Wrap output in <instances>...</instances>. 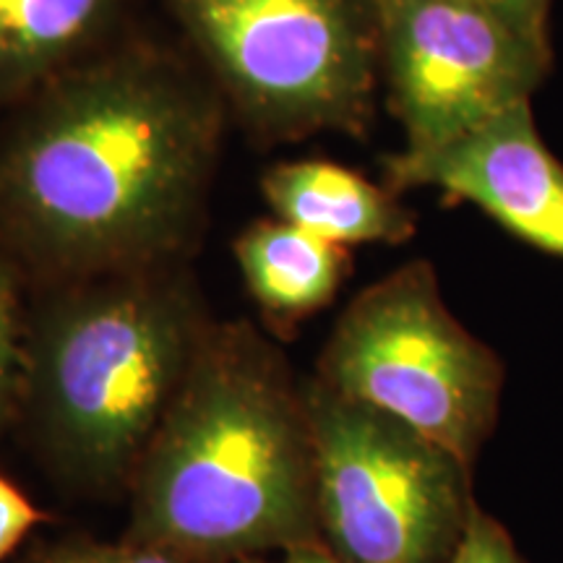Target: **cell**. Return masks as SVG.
<instances>
[{
	"instance_id": "obj_1",
	"label": "cell",
	"mask_w": 563,
	"mask_h": 563,
	"mask_svg": "<svg viewBox=\"0 0 563 563\" xmlns=\"http://www.w3.org/2000/svg\"><path fill=\"white\" fill-rule=\"evenodd\" d=\"M217 141V108L167 63L68 70L0 152V238L60 282L178 262Z\"/></svg>"
},
{
	"instance_id": "obj_2",
	"label": "cell",
	"mask_w": 563,
	"mask_h": 563,
	"mask_svg": "<svg viewBox=\"0 0 563 563\" xmlns=\"http://www.w3.org/2000/svg\"><path fill=\"white\" fill-rule=\"evenodd\" d=\"M129 493L125 540L186 563L321 543L302 382L251 323H211Z\"/></svg>"
},
{
	"instance_id": "obj_3",
	"label": "cell",
	"mask_w": 563,
	"mask_h": 563,
	"mask_svg": "<svg viewBox=\"0 0 563 563\" xmlns=\"http://www.w3.org/2000/svg\"><path fill=\"white\" fill-rule=\"evenodd\" d=\"M211 323L178 262L66 282L26 329L21 391L55 467L129 488Z\"/></svg>"
},
{
	"instance_id": "obj_4",
	"label": "cell",
	"mask_w": 563,
	"mask_h": 563,
	"mask_svg": "<svg viewBox=\"0 0 563 563\" xmlns=\"http://www.w3.org/2000/svg\"><path fill=\"white\" fill-rule=\"evenodd\" d=\"M316 378L399 418L475 467L496 431L506 368L443 302L428 262H410L352 298Z\"/></svg>"
},
{
	"instance_id": "obj_5",
	"label": "cell",
	"mask_w": 563,
	"mask_h": 563,
	"mask_svg": "<svg viewBox=\"0 0 563 563\" xmlns=\"http://www.w3.org/2000/svg\"><path fill=\"white\" fill-rule=\"evenodd\" d=\"M321 543L347 563H449L477 509L473 470L394 415L302 378Z\"/></svg>"
},
{
	"instance_id": "obj_6",
	"label": "cell",
	"mask_w": 563,
	"mask_h": 563,
	"mask_svg": "<svg viewBox=\"0 0 563 563\" xmlns=\"http://www.w3.org/2000/svg\"><path fill=\"white\" fill-rule=\"evenodd\" d=\"M222 87L272 133L361 131L382 42L371 0H170Z\"/></svg>"
},
{
	"instance_id": "obj_7",
	"label": "cell",
	"mask_w": 563,
	"mask_h": 563,
	"mask_svg": "<svg viewBox=\"0 0 563 563\" xmlns=\"http://www.w3.org/2000/svg\"><path fill=\"white\" fill-rule=\"evenodd\" d=\"M407 152H426L530 102L551 68L488 0H371Z\"/></svg>"
},
{
	"instance_id": "obj_8",
	"label": "cell",
	"mask_w": 563,
	"mask_h": 563,
	"mask_svg": "<svg viewBox=\"0 0 563 563\" xmlns=\"http://www.w3.org/2000/svg\"><path fill=\"white\" fill-rule=\"evenodd\" d=\"M391 188H439L563 262V165L534 129L530 102L426 152L386 159Z\"/></svg>"
},
{
	"instance_id": "obj_9",
	"label": "cell",
	"mask_w": 563,
	"mask_h": 563,
	"mask_svg": "<svg viewBox=\"0 0 563 563\" xmlns=\"http://www.w3.org/2000/svg\"><path fill=\"white\" fill-rule=\"evenodd\" d=\"M264 196L277 220L336 245L402 243L412 238L415 217L397 196L334 162L302 159L274 167Z\"/></svg>"
},
{
	"instance_id": "obj_10",
	"label": "cell",
	"mask_w": 563,
	"mask_h": 563,
	"mask_svg": "<svg viewBox=\"0 0 563 563\" xmlns=\"http://www.w3.org/2000/svg\"><path fill=\"white\" fill-rule=\"evenodd\" d=\"M235 258L253 300L277 319L321 311L350 269L344 245L285 220L251 224L235 241Z\"/></svg>"
},
{
	"instance_id": "obj_11",
	"label": "cell",
	"mask_w": 563,
	"mask_h": 563,
	"mask_svg": "<svg viewBox=\"0 0 563 563\" xmlns=\"http://www.w3.org/2000/svg\"><path fill=\"white\" fill-rule=\"evenodd\" d=\"M112 5L115 0H0V102L53 79Z\"/></svg>"
},
{
	"instance_id": "obj_12",
	"label": "cell",
	"mask_w": 563,
	"mask_h": 563,
	"mask_svg": "<svg viewBox=\"0 0 563 563\" xmlns=\"http://www.w3.org/2000/svg\"><path fill=\"white\" fill-rule=\"evenodd\" d=\"M26 329H30V321L21 308L16 264H13V253L0 241V422L21 407Z\"/></svg>"
},
{
	"instance_id": "obj_13",
	"label": "cell",
	"mask_w": 563,
	"mask_h": 563,
	"mask_svg": "<svg viewBox=\"0 0 563 563\" xmlns=\"http://www.w3.org/2000/svg\"><path fill=\"white\" fill-rule=\"evenodd\" d=\"M30 563H186L162 548L133 543H95L87 538H70L40 551Z\"/></svg>"
},
{
	"instance_id": "obj_14",
	"label": "cell",
	"mask_w": 563,
	"mask_h": 563,
	"mask_svg": "<svg viewBox=\"0 0 563 563\" xmlns=\"http://www.w3.org/2000/svg\"><path fill=\"white\" fill-rule=\"evenodd\" d=\"M449 563H530L519 553L509 530L485 509L473 511L467 530Z\"/></svg>"
},
{
	"instance_id": "obj_15",
	"label": "cell",
	"mask_w": 563,
	"mask_h": 563,
	"mask_svg": "<svg viewBox=\"0 0 563 563\" xmlns=\"http://www.w3.org/2000/svg\"><path fill=\"white\" fill-rule=\"evenodd\" d=\"M37 519V509L5 477H0V559L19 545Z\"/></svg>"
},
{
	"instance_id": "obj_16",
	"label": "cell",
	"mask_w": 563,
	"mask_h": 563,
	"mask_svg": "<svg viewBox=\"0 0 563 563\" xmlns=\"http://www.w3.org/2000/svg\"><path fill=\"white\" fill-rule=\"evenodd\" d=\"M488 3L496 5L532 45L551 51V45H548V9H551V0H488Z\"/></svg>"
},
{
	"instance_id": "obj_17",
	"label": "cell",
	"mask_w": 563,
	"mask_h": 563,
	"mask_svg": "<svg viewBox=\"0 0 563 563\" xmlns=\"http://www.w3.org/2000/svg\"><path fill=\"white\" fill-rule=\"evenodd\" d=\"M228 563H347L342 561L340 555L329 551L323 543L316 545H300V548H290V551H282L279 559H264V555H251V559H238V561H228Z\"/></svg>"
}]
</instances>
